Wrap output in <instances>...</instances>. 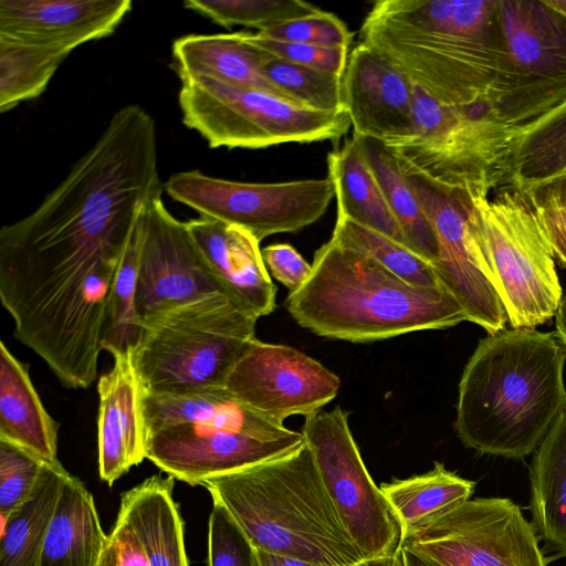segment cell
I'll use <instances>...</instances> for the list:
<instances>
[{"label":"cell","instance_id":"6da1fadb","mask_svg":"<svg viewBox=\"0 0 566 566\" xmlns=\"http://www.w3.org/2000/svg\"><path fill=\"white\" fill-rule=\"evenodd\" d=\"M360 42L443 105L484 111L504 57L497 0H379Z\"/></svg>","mask_w":566,"mask_h":566},{"label":"cell","instance_id":"7a4b0ae2","mask_svg":"<svg viewBox=\"0 0 566 566\" xmlns=\"http://www.w3.org/2000/svg\"><path fill=\"white\" fill-rule=\"evenodd\" d=\"M566 345L535 328L503 329L482 338L460 382L455 431L483 454L523 459L566 410Z\"/></svg>","mask_w":566,"mask_h":566},{"label":"cell","instance_id":"3957f363","mask_svg":"<svg viewBox=\"0 0 566 566\" xmlns=\"http://www.w3.org/2000/svg\"><path fill=\"white\" fill-rule=\"evenodd\" d=\"M305 283L284 305L316 335L353 343L458 325L467 315L443 287L410 284L375 259L331 238Z\"/></svg>","mask_w":566,"mask_h":566},{"label":"cell","instance_id":"277c9868","mask_svg":"<svg viewBox=\"0 0 566 566\" xmlns=\"http://www.w3.org/2000/svg\"><path fill=\"white\" fill-rule=\"evenodd\" d=\"M201 485L227 509L255 548L317 566H352L365 558L345 528L305 441Z\"/></svg>","mask_w":566,"mask_h":566},{"label":"cell","instance_id":"5b68a950","mask_svg":"<svg viewBox=\"0 0 566 566\" xmlns=\"http://www.w3.org/2000/svg\"><path fill=\"white\" fill-rule=\"evenodd\" d=\"M146 459L175 480L201 485L286 453L304 442L226 387L148 394L142 390Z\"/></svg>","mask_w":566,"mask_h":566},{"label":"cell","instance_id":"8992f818","mask_svg":"<svg viewBox=\"0 0 566 566\" xmlns=\"http://www.w3.org/2000/svg\"><path fill=\"white\" fill-rule=\"evenodd\" d=\"M258 317L227 295H211L142 321L130 352L142 390L174 394L224 387L255 337Z\"/></svg>","mask_w":566,"mask_h":566},{"label":"cell","instance_id":"52a82bcc","mask_svg":"<svg viewBox=\"0 0 566 566\" xmlns=\"http://www.w3.org/2000/svg\"><path fill=\"white\" fill-rule=\"evenodd\" d=\"M467 229L512 328H535L557 314L555 256L526 193L501 187L493 199L470 200Z\"/></svg>","mask_w":566,"mask_h":566},{"label":"cell","instance_id":"ba28073f","mask_svg":"<svg viewBox=\"0 0 566 566\" xmlns=\"http://www.w3.org/2000/svg\"><path fill=\"white\" fill-rule=\"evenodd\" d=\"M415 134L386 145L402 170L470 199L502 187L517 133L489 115L447 106L415 85Z\"/></svg>","mask_w":566,"mask_h":566},{"label":"cell","instance_id":"9c48e42d","mask_svg":"<svg viewBox=\"0 0 566 566\" xmlns=\"http://www.w3.org/2000/svg\"><path fill=\"white\" fill-rule=\"evenodd\" d=\"M180 81L178 101L182 122L199 133L211 148L259 149L290 143L336 140L352 126L345 112L315 111L265 91L208 77Z\"/></svg>","mask_w":566,"mask_h":566},{"label":"cell","instance_id":"30bf717a","mask_svg":"<svg viewBox=\"0 0 566 566\" xmlns=\"http://www.w3.org/2000/svg\"><path fill=\"white\" fill-rule=\"evenodd\" d=\"M504 57L484 112L517 134L566 103V15L545 0H501Z\"/></svg>","mask_w":566,"mask_h":566},{"label":"cell","instance_id":"8fae6325","mask_svg":"<svg viewBox=\"0 0 566 566\" xmlns=\"http://www.w3.org/2000/svg\"><path fill=\"white\" fill-rule=\"evenodd\" d=\"M304 441L314 455L325 489L365 558L399 555L403 528L369 475L340 407L305 417Z\"/></svg>","mask_w":566,"mask_h":566},{"label":"cell","instance_id":"7c38bea8","mask_svg":"<svg viewBox=\"0 0 566 566\" xmlns=\"http://www.w3.org/2000/svg\"><path fill=\"white\" fill-rule=\"evenodd\" d=\"M164 190L202 217L249 231L259 242L276 233H294L316 222L335 197L327 176L282 182H242L200 170L170 176Z\"/></svg>","mask_w":566,"mask_h":566},{"label":"cell","instance_id":"4fadbf2b","mask_svg":"<svg viewBox=\"0 0 566 566\" xmlns=\"http://www.w3.org/2000/svg\"><path fill=\"white\" fill-rule=\"evenodd\" d=\"M402 546L442 566H546L533 524L504 497L455 505L408 531Z\"/></svg>","mask_w":566,"mask_h":566},{"label":"cell","instance_id":"5bb4252c","mask_svg":"<svg viewBox=\"0 0 566 566\" xmlns=\"http://www.w3.org/2000/svg\"><path fill=\"white\" fill-rule=\"evenodd\" d=\"M140 231L135 295L140 324L145 318L207 296L222 294L235 300L186 222L166 209L161 196L145 207Z\"/></svg>","mask_w":566,"mask_h":566},{"label":"cell","instance_id":"9a60e30c","mask_svg":"<svg viewBox=\"0 0 566 566\" xmlns=\"http://www.w3.org/2000/svg\"><path fill=\"white\" fill-rule=\"evenodd\" d=\"M402 172L434 232L438 255L432 266L440 285L462 306L469 322L489 334L505 329L507 314L469 238L467 207L470 199L420 174Z\"/></svg>","mask_w":566,"mask_h":566},{"label":"cell","instance_id":"2e32d148","mask_svg":"<svg viewBox=\"0 0 566 566\" xmlns=\"http://www.w3.org/2000/svg\"><path fill=\"white\" fill-rule=\"evenodd\" d=\"M235 398L280 423L310 416L331 402L339 378L306 354L254 338L224 386Z\"/></svg>","mask_w":566,"mask_h":566},{"label":"cell","instance_id":"e0dca14e","mask_svg":"<svg viewBox=\"0 0 566 566\" xmlns=\"http://www.w3.org/2000/svg\"><path fill=\"white\" fill-rule=\"evenodd\" d=\"M415 85L379 52L359 42L343 75V103L353 134L385 145L415 134Z\"/></svg>","mask_w":566,"mask_h":566},{"label":"cell","instance_id":"ac0fdd59","mask_svg":"<svg viewBox=\"0 0 566 566\" xmlns=\"http://www.w3.org/2000/svg\"><path fill=\"white\" fill-rule=\"evenodd\" d=\"M129 0H0V36L73 51L111 35Z\"/></svg>","mask_w":566,"mask_h":566},{"label":"cell","instance_id":"d6986e66","mask_svg":"<svg viewBox=\"0 0 566 566\" xmlns=\"http://www.w3.org/2000/svg\"><path fill=\"white\" fill-rule=\"evenodd\" d=\"M113 358V367L97 382L98 472L108 485L146 459L142 387L130 354Z\"/></svg>","mask_w":566,"mask_h":566},{"label":"cell","instance_id":"ffe728a7","mask_svg":"<svg viewBox=\"0 0 566 566\" xmlns=\"http://www.w3.org/2000/svg\"><path fill=\"white\" fill-rule=\"evenodd\" d=\"M186 224L232 296L258 318L271 314L276 287L263 261L260 242L240 227L208 217L200 216Z\"/></svg>","mask_w":566,"mask_h":566},{"label":"cell","instance_id":"44dd1931","mask_svg":"<svg viewBox=\"0 0 566 566\" xmlns=\"http://www.w3.org/2000/svg\"><path fill=\"white\" fill-rule=\"evenodd\" d=\"M272 56L251 43L248 32L244 31L188 34L177 39L172 44L175 70L180 78L208 77L282 97L262 71L263 64Z\"/></svg>","mask_w":566,"mask_h":566},{"label":"cell","instance_id":"7402d4cb","mask_svg":"<svg viewBox=\"0 0 566 566\" xmlns=\"http://www.w3.org/2000/svg\"><path fill=\"white\" fill-rule=\"evenodd\" d=\"M174 484L170 475H153L120 496L117 516L128 523L151 566H189Z\"/></svg>","mask_w":566,"mask_h":566},{"label":"cell","instance_id":"603a6c76","mask_svg":"<svg viewBox=\"0 0 566 566\" xmlns=\"http://www.w3.org/2000/svg\"><path fill=\"white\" fill-rule=\"evenodd\" d=\"M59 423L45 410L28 366L0 345V439L15 443L43 461L55 462Z\"/></svg>","mask_w":566,"mask_h":566},{"label":"cell","instance_id":"cb8c5ba5","mask_svg":"<svg viewBox=\"0 0 566 566\" xmlns=\"http://www.w3.org/2000/svg\"><path fill=\"white\" fill-rule=\"evenodd\" d=\"M106 539L92 493L69 474L46 533L40 566H97Z\"/></svg>","mask_w":566,"mask_h":566},{"label":"cell","instance_id":"d4e9b609","mask_svg":"<svg viewBox=\"0 0 566 566\" xmlns=\"http://www.w3.org/2000/svg\"><path fill=\"white\" fill-rule=\"evenodd\" d=\"M327 170L335 188L337 217L347 218L406 245L401 230L354 135L327 155Z\"/></svg>","mask_w":566,"mask_h":566},{"label":"cell","instance_id":"484cf974","mask_svg":"<svg viewBox=\"0 0 566 566\" xmlns=\"http://www.w3.org/2000/svg\"><path fill=\"white\" fill-rule=\"evenodd\" d=\"M530 480L536 534L557 557H566V410L537 448Z\"/></svg>","mask_w":566,"mask_h":566},{"label":"cell","instance_id":"4316f807","mask_svg":"<svg viewBox=\"0 0 566 566\" xmlns=\"http://www.w3.org/2000/svg\"><path fill=\"white\" fill-rule=\"evenodd\" d=\"M566 176V103L520 130L502 187L527 193Z\"/></svg>","mask_w":566,"mask_h":566},{"label":"cell","instance_id":"83f0119b","mask_svg":"<svg viewBox=\"0 0 566 566\" xmlns=\"http://www.w3.org/2000/svg\"><path fill=\"white\" fill-rule=\"evenodd\" d=\"M69 472L46 462L28 501L2 518L0 566H40L46 533Z\"/></svg>","mask_w":566,"mask_h":566},{"label":"cell","instance_id":"f1b7e54d","mask_svg":"<svg viewBox=\"0 0 566 566\" xmlns=\"http://www.w3.org/2000/svg\"><path fill=\"white\" fill-rule=\"evenodd\" d=\"M353 135L382 190L406 245L433 264L438 255L434 232L401 170L397 156L380 140Z\"/></svg>","mask_w":566,"mask_h":566},{"label":"cell","instance_id":"f546056e","mask_svg":"<svg viewBox=\"0 0 566 566\" xmlns=\"http://www.w3.org/2000/svg\"><path fill=\"white\" fill-rule=\"evenodd\" d=\"M475 483L434 462L419 475L382 483L380 489L400 521L403 533L468 500Z\"/></svg>","mask_w":566,"mask_h":566},{"label":"cell","instance_id":"4dcf8cb0","mask_svg":"<svg viewBox=\"0 0 566 566\" xmlns=\"http://www.w3.org/2000/svg\"><path fill=\"white\" fill-rule=\"evenodd\" d=\"M71 52L0 36V112L40 96Z\"/></svg>","mask_w":566,"mask_h":566},{"label":"cell","instance_id":"1f68e13d","mask_svg":"<svg viewBox=\"0 0 566 566\" xmlns=\"http://www.w3.org/2000/svg\"><path fill=\"white\" fill-rule=\"evenodd\" d=\"M142 214L132 232L105 307L99 344L113 357L130 354L143 332L135 308Z\"/></svg>","mask_w":566,"mask_h":566},{"label":"cell","instance_id":"d6a6232c","mask_svg":"<svg viewBox=\"0 0 566 566\" xmlns=\"http://www.w3.org/2000/svg\"><path fill=\"white\" fill-rule=\"evenodd\" d=\"M332 238L368 254L410 284L424 287L441 286L431 263L406 245L347 218H336Z\"/></svg>","mask_w":566,"mask_h":566},{"label":"cell","instance_id":"836d02e7","mask_svg":"<svg viewBox=\"0 0 566 566\" xmlns=\"http://www.w3.org/2000/svg\"><path fill=\"white\" fill-rule=\"evenodd\" d=\"M262 71L279 94L296 105L328 113L345 112L343 76L274 55L263 64Z\"/></svg>","mask_w":566,"mask_h":566},{"label":"cell","instance_id":"e575fe53","mask_svg":"<svg viewBox=\"0 0 566 566\" xmlns=\"http://www.w3.org/2000/svg\"><path fill=\"white\" fill-rule=\"evenodd\" d=\"M184 7L224 28L242 25L259 31L321 11L301 0H186Z\"/></svg>","mask_w":566,"mask_h":566},{"label":"cell","instance_id":"d590c367","mask_svg":"<svg viewBox=\"0 0 566 566\" xmlns=\"http://www.w3.org/2000/svg\"><path fill=\"white\" fill-rule=\"evenodd\" d=\"M45 463L27 449L0 439V513L2 518L9 516L30 499Z\"/></svg>","mask_w":566,"mask_h":566},{"label":"cell","instance_id":"8d00e7d4","mask_svg":"<svg viewBox=\"0 0 566 566\" xmlns=\"http://www.w3.org/2000/svg\"><path fill=\"white\" fill-rule=\"evenodd\" d=\"M208 566H258L255 547L216 500L208 523Z\"/></svg>","mask_w":566,"mask_h":566},{"label":"cell","instance_id":"74e56055","mask_svg":"<svg viewBox=\"0 0 566 566\" xmlns=\"http://www.w3.org/2000/svg\"><path fill=\"white\" fill-rule=\"evenodd\" d=\"M258 32L279 41L345 48H349L354 35L336 14L323 10Z\"/></svg>","mask_w":566,"mask_h":566},{"label":"cell","instance_id":"f35d334b","mask_svg":"<svg viewBox=\"0 0 566 566\" xmlns=\"http://www.w3.org/2000/svg\"><path fill=\"white\" fill-rule=\"evenodd\" d=\"M248 39L263 51L294 64L326 71L339 76L344 75L347 66L349 48L279 41L266 38L259 32H248Z\"/></svg>","mask_w":566,"mask_h":566},{"label":"cell","instance_id":"ab89813d","mask_svg":"<svg viewBox=\"0 0 566 566\" xmlns=\"http://www.w3.org/2000/svg\"><path fill=\"white\" fill-rule=\"evenodd\" d=\"M97 566H151L137 536L119 516L107 535Z\"/></svg>","mask_w":566,"mask_h":566},{"label":"cell","instance_id":"60d3db41","mask_svg":"<svg viewBox=\"0 0 566 566\" xmlns=\"http://www.w3.org/2000/svg\"><path fill=\"white\" fill-rule=\"evenodd\" d=\"M263 261L274 279L289 289V293L298 290L308 279L312 265L287 243H276L262 250Z\"/></svg>","mask_w":566,"mask_h":566},{"label":"cell","instance_id":"b9f144b4","mask_svg":"<svg viewBox=\"0 0 566 566\" xmlns=\"http://www.w3.org/2000/svg\"><path fill=\"white\" fill-rule=\"evenodd\" d=\"M526 195L534 207L554 256L566 266V212L551 202Z\"/></svg>","mask_w":566,"mask_h":566},{"label":"cell","instance_id":"7bdbcfd3","mask_svg":"<svg viewBox=\"0 0 566 566\" xmlns=\"http://www.w3.org/2000/svg\"><path fill=\"white\" fill-rule=\"evenodd\" d=\"M538 199L545 200L566 212V176L527 192Z\"/></svg>","mask_w":566,"mask_h":566},{"label":"cell","instance_id":"ee69618b","mask_svg":"<svg viewBox=\"0 0 566 566\" xmlns=\"http://www.w3.org/2000/svg\"><path fill=\"white\" fill-rule=\"evenodd\" d=\"M258 566H317L305 560L255 548Z\"/></svg>","mask_w":566,"mask_h":566},{"label":"cell","instance_id":"f6af8a7d","mask_svg":"<svg viewBox=\"0 0 566 566\" xmlns=\"http://www.w3.org/2000/svg\"><path fill=\"white\" fill-rule=\"evenodd\" d=\"M400 555L405 566H442L433 559L405 546L401 547Z\"/></svg>","mask_w":566,"mask_h":566},{"label":"cell","instance_id":"bcb514c9","mask_svg":"<svg viewBox=\"0 0 566 566\" xmlns=\"http://www.w3.org/2000/svg\"><path fill=\"white\" fill-rule=\"evenodd\" d=\"M352 566H405L401 555L377 556L363 558Z\"/></svg>","mask_w":566,"mask_h":566},{"label":"cell","instance_id":"7dc6e473","mask_svg":"<svg viewBox=\"0 0 566 566\" xmlns=\"http://www.w3.org/2000/svg\"><path fill=\"white\" fill-rule=\"evenodd\" d=\"M556 317V334L566 345V296L563 297Z\"/></svg>","mask_w":566,"mask_h":566},{"label":"cell","instance_id":"c3c4849f","mask_svg":"<svg viewBox=\"0 0 566 566\" xmlns=\"http://www.w3.org/2000/svg\"><path fill=\"white\" fill-rule=\"evenodd\" d=\"M545 2L566 15V0H545Z\"/></svg>","mask_w":566,"mask_h":566}]
</instances>
